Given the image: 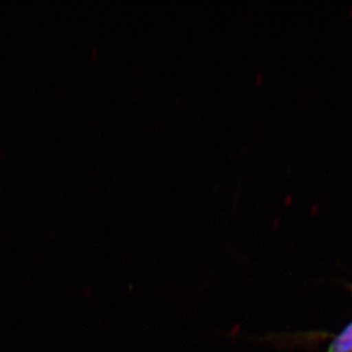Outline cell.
<instances>
[{"label":"cell","instance_id":"obj_1","mask_svg":"<svg viewBox=\"0 0 352 352\" xmlns=\"http://www.w3.org/2000/svg\"><path fill=\"white\" fill-rule=\"evenodd\" d=\"M325 352H352V320L331 340Z\"/></svg>","mask_w":352,"mask_h":352}]
</instances>
